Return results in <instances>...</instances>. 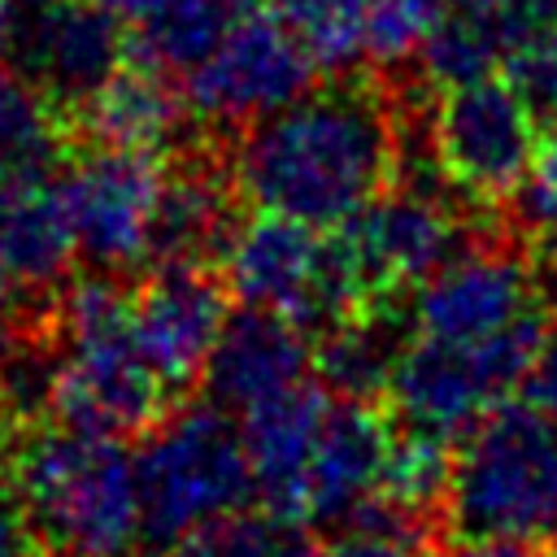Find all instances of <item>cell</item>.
Segmentation results:
<instances>
[{
	"label": "cell",
	"mask_w": 557,
	"mask_h": 557,
	"mask_svg": "<svg viewBox=\"0 0 557 557\" xmlns=\"http://www.w3.org/2000/svg\"><path fill=\"white\" fill-rule=\"evenodd\" d=\"M400 178V126L374 83L305 91L244 126L231 157L235 196L318 231L357 218Z\"/></svg>",
	"instance_id": "6da1fadb"
},
{
	"label": "cell",
	"mask_w": 557,
	"mask_h": 557,
	"mask_svg": "<svg viewBox=\"0 0 557 557\" xmlns=\"http://www.w3.org/2000/svg\"><path fill=\"white\" fill-rule=\"evenodd\" d=\"M9 466L44 557L144 553L135 453H126L122 435L52 418L9 448Z\"/></svg>",
	"instance_id": "7a4b0ae2"
},
{
	"label": "cell",
	"mask_w": 557,
	"mask_h": 557,
	"mask_svg": "<svg viewBox=\"0 0 557 557\" xmlns=\"http://www.w3.org/2000/svg\"><path fill=\"white\" fill-rule=\"evenodd\" d=\"M57 370L48 413L70 426L104 435H144L174 409V392L152 370L139 335L131 296L117 274H83L65 283L52 305Z\"/></svg>",
	"instance_id": "3957f363"
},
{
	"label": "cell",
	"mask_w": 557,
	"mask_h": 557,
	"mask_svg": "<svg viewBox=\"0 0 557 557\" xmlns=\"http://www.w3.org/2000/svg\"><path fill=\"white\" fill-rule=\"evenodd\" d=\"M444 522L457 540H557V413L527 400L487 409L453 453Z\"/></svg>",
	"instance_id": "277c9868"
},
{
	"label": "cell",
	"mask_w": 557,
	"mask_h": 557,
	"mask_svg": "<svg viewBox=\"0 0 557 557\" xmlns=\"http://www.w3.org/2000/svg\"><path fill=\"white\" fill-rule=\"evenodd\" d=\"M144 553H165L191 531L239 513L257 487L231 409L200 400L170 409L135 453Z\"/></svg>",
	"instance_id": "5b68a950"
},
{
	"label": "cell",
	"mask_w": 557,
	"mask_h": 557,
	"mask_svg": "<svg viewBox=\"0 0 557 557\" xmlns=\"http://www.w3.org/2000/svg\"><path fill=\"white\" fill-rule=\"evenodd\" d=\"M540 331L544 322L540 313H531L509 331L474 344L413 335L387 383L392 418L400 426L457 444L487 409H496L509 392H518L522 370L540 344Z\"/></svg>",
	"instance_id": "8992f818"
},
{
	"label": "cell",
	"mask_w": 557,
	"mask_h": 557,
	"mask_svg": "<svg viewBox=\"0 0 557 557\" xmlns=\"http://www.w3.org/2000/svg\"><path fill=\"white\" fill-rule=\"evenodd\" d=\"M461 239L466 226L448 205L444 174H405L400 187H387L326 235L335 261L357 278L366 300H392L405 287H418L431 270L466 248Z\"/></svg>",
	"instance_id": "52a82bcc"
},
{
	"label": "cell",
	"mask_w": 557,
	"mask_h": 557,
	"mask_svg": "<svg viewBox=\"0 0 557 557\" xmlns=\"http://www.w3.org/2000/svg\"><path fill=\"white\" fill-rule=\"evenodd\" d=\"M540 152V122L505 78H474L444 87L431 117V157L448 187L496 209L527 183Z\"/></svg>",
	"instance_id": "ba28073f"
},
{
	"label": "cell",
	"mask_w": 557,
	"mask_h": 557,
	"mask_svg": "<svg viewBox=\"0 0 557 557\" xmlns=\"http://www.w3.org/2000/svg\"><path fill=\"white\" fill-rule=\"evenodd\" d=\"M161 152L91 144L65 165L57 191L74 231L78 257L100 274H131L152 265V226L165 191Z\"/></svg>",
	"instance_id": "9c48e42d"
},
{
	"label": "cell",
	"mask_w": 557,
	"mask_h": 557,
	"mask_svg": "<svg viewBox=\"0 0 557 557\" xmlns=\"http://www.w3.org/2000/svg\"><path fill=\"white\" fill-rule=\"evenodd\" d=\"M313 78L318 61L309 57V48L274 9H265V0H252L226 30V39L196 70H187L183 96L205 122L252 126L305 96Z\"/></svg>",
	"instance_id": "30bf717a"
},
{
	"label": "cell",
	"mask_w": 557,
	"mask_h": 557,
	"mask_svg": "<svg viewBox=\"0 0 557 557\" xmlns=\"http://www.w3.org/2000/svg\"><path fill=\"white\" fill-rule=\"evenodd\" d=\"M405 305L413 335L474 344L540 313V292L531 261H522L509 248L474 244L453 252L440 270H431Z\"/></svg>",
	"instance_id": "8fae6325"
},
{
	"label": "cell",
	"mask_w": 557,
	"mask_h": 557,
	"mask_svg": "<svg viewBox=\"0 0 557 557\" xmlns=\"http://www.w3.org/2000/svg\"><path fill=\"white\" fill-rule=\"evenodd\" d=\"M131 313L152 370L178 396L200 383V370L231 318L226 278L213 261H157L131 292Z\"/></svg>",
	"instance_id": "7c38bea8"
},
{
	"label": "cell",
	"mask_w": 557,
	"mask_h": 557,
	"mask_svg": "<svg viewBox=\"0 0 557 557\" xmlns=\"http://www.w3.org/2000/svg\"><path fill=\"white\" fill-rule=\"evenodd\" d=\"M96 0H48L22 17L13 70L26 74L57 109H78L126 57V35Z\"/></svg>",
	"instance_id": "4fadbf2b"
},
{
	"label": "cell",
	"mask_w": 557,
	"mask_h": 557,
	"mask_svg": "<svg viewBox=\"0 0 557 557\" xmlns=\"http://www.w3.org/2000/svg\"><path fill=\"white\" fill-rule=\"evenodd\" d=\"M313 370V339L305 326H296L287 313L278 309H261V305H244L239 313L226 318L200 383H205V400L244 413L287 387H296L300 379H309Z\"/></svg>",
	"instance_id": "5bb4252c"
},
{
	"label": "cell",
	"mask_w": 557,
	"mask_h": 557,
	"mask_svg": "<svg viewBox=\"0 0 557 557\" xmlns=\"http://www.w3.org/2000/svg\"><path fill=\"white\" fill-rule=\"evenodd\" d=\"M322 248L326 239H318V226L296 222L287 213L252 209V218L235 222L218 265L226 287L244 305L278 309L300 326V313L322 270Z\"/></svg>",
	"instance_id": "9a60e30c"
},
{
	"label": "cell",
	"mask_w": 557,
	"mask_h": 557,
	"mask_svg": "<svg viewBox=\"0 0 557 557\" xmlns=\"http://www.w3.org/2000/svg\"><path fill=\"white\" fill-rule=\"evenodd\" d=\"M396 422L374 409V400H331L322 422L309 479H305V522L344 527L361 505H370L383 487L387 453Z\"/></svg>",
	"instance_id": "2e32d148"
},
{
	"label": "cell",
	"mask_w": 557,
	"mask_h": 557,
	"mask_svg": "<svg viewBox=\"0 0 557 557\" xmlns=\"http://www.w3.org/2000/svg\"><path fill=\"white\" fill-rule=\"evenodd\" d=\"M331 400L335 396L322 383L300 379L296 387L239 413L252 487L265 509L305 522V479H309V461H313L322 422L331 413Z\"/></svg>",
	"instance_id": "e0dca14e"
},
{
	"label": "cell",
	"mask_w": 557,
	"mask_h": 557,
	"mask_svg": "<svg viewBox=\"0 0 557 557\" xmlns=\"http://www.w3.org/2000/svg\"><path fill=\"white\" fill-rule=\"evenodd\" d=\"M187 113H191V104L170 83V74L135 57V61H122L74 109V126L87 135V144L165 152L183 135Z\"/></svg>",
	"instance_id": "ac0fdd59"
},
{
	"label": "cell",
	"mask_w": 557,
	"mask_h": 557,
	"mask_svg": "<svg viewBox=\"0 0 557 557\" xmlns=\"http://www.w3.org/2000/svg\"><path fill=\"white\" fill-rule=\"evenodd\" d=\"M409 339H413L409 305L400 296L374 300L361 313L313 335L318 383L339 400H379Z\"/></svg>",
	"instance_id": "d6986e66"
},
{
	"label": "cell",
	"mask_w": 557,
	"mask_h": 557,
	"mask_svg": "<svg viewBox=\"0 0 557 557\" xmlns=\"http://www.w3.org/2000/svg\"><path fill=\"white\" fill-rule=\"evenodd\" d=\"M74 257L78 248H74V231H70L57 183H44V174L4 178L0 183V265L26 292H44L65 278Z\"/></svg>",
	"instance_id": "ffe728a7"
},
{
	"label": "cell",
	"mask_w": 557,
	"mask_h": 557,
	"mask_svg": "<svg viewBox=\"0 0 557 557\" xmlns=\"http://www.w3.org/2000/svg\"><path fill=\"white\" fill-rule=\"evenodd\" d=\"M231 174L222 178L209 161H183L165 170V191L152 226V265L157 261H213L222 257L235 213H231Z\"/></svg>",
	"instance_id": "44dd1931"
},
{
	"label": "cell",
	"mask_w": 557,
	"mask_h": 557,
	"mask_svg": "<svg viewBox=\"0 0 557 557\" xmlns=\"http://www.w3.org/2000/svg\"><path fill=\"white\" fill-rule=\"evenodd\" d=\"M248 4L252 0H170L139 22L131 52L165 74H187L226 39Z\"/></svg>",
	"instance_id": "7402d4cb"
},
{
	"label": "cell",
	"mask_w": 557,
	"mask_h": 557,
	"mask_svg": "<svg viewBox=\"0 0 557 557\" xmlns=\"http://www.w3.org/2000/svg\"><path fill=\"white\" fill-rule=\"evenodd\" d=\"M65 148L61 109L17 70H0V183L48 174Z\"/></svg>",
	"instance_id": "603a6c76"
},
{
	"label": "cell",
	"mask_w": 557,
	"mask_h": 557,
	"mask_svg": "<svg viewBox=\"0 0 557 557\" xmlns=\"http://www.w3.org/2000/svg\"><path fill=\"white\" fill-rule=\"evenodd\" d=\"M165 557H322V548L309 540L300 518L287 513H226L200 531H191L187 540H178L174 548H165Z\"/></svg>",
	"instance_id": "cb8c5ba5"
},
{
	"label": "cell",
	"mask_w": 557,
	"mask_h": 557,
	"mask_svg": "<svg viewBox=\"0 0 557 557\" xmlns=\"http://www.w3.org/2000/svg\"><path fill=\"white\" fill-rule=\"evenodd\" d=\"M265 9L292 26L322 74H344L357 57H366L370 0H265Z\"/></svg>",
	"instance_id": "d4e9b609"
},
{
	"label": "cell",
	"mask_w": 557,
	"mask_h": 557,
	"mask_svg": "<svg viewBox=\"0 0 557 557\" xmlns=\"http://www.w3.org/2000/svg\"><path fill=\"white\" fill-rule=\"evenodd\" d=\"M322 557H431L426 513L374 496L344 527H335Z\"/></svg>",
	"instance_id": "484cf974"
},
{
	"label": "cell",
	"mask_w": 557,
	"mask_h": 557,
	"mask_svg": "<svg viewBox=\"0 0 557 557\" xmlns=\"http://www.w3.org/2000/svg\"><path fill=\"white\" fill-rule=\"evenodd\" d=\"M448 448H453L448 440L396 422L379 496H387V500H396L405 509H418V513L440 505L444 487H448V470H453V453Z\"/></svg>",
	"instance_id": "4316f807"
},
{
	"label": "cell",
	"mask_w": 557,
	"mask_h": 557,
	"mask_svg": "<svg viewBox=\"0 0 557 557\" xmlns=\"http://www.w3.org/2000/svg\"><path fill=\"white\" fill-rule=\"evenodd\" d=\"M505 61L500 44L474 26L470 17H461L457 9L444 13V22L426 35L422 52H418V70L431 87H461V83H474V78H487L496 65Z\"/></svg>",
	"instance_id": "83f0119b"
},
{
	"label": "cell",
	"mask_w": 557,
	"mask_h": 557,
	"mask_svg": "<svg viewBox=\"0 0 557 557\" xmlns=\"http://www.w3.org/2000/svg\"><path fill=\"white\" fill-rule=\"evenodd\" d=\"M448 0H370L366 9V57L383 70L413 61L426 35L444 22Z\"/></svg>",
	"instance_id": "f1b7e54d"
},
{
	"label": "cell",
	"mask_w": 557,
	"mask_h": 557,
	"mask_svg": "<svg viewBox=\"0 0 557 557\" xmlns=\"http://www.w3.org/2000/svg\"><path fill=\"white\" fill-rule=\"evenodd\" d=\"M505 83L540 126H557V26H540L505 52Z\"/></svg>",
	"instance_id": "f546056e"
},
{
	"label": "cell",
	"mask_w": 557,
	"mask_h": 557,
	"mask_svg": "<svg viewBox=\"0 0 557 557\" xmlns=\"http://www.w3.org/2000/svg\"><path fill=\"white\" fill-rule=\"evenodd\" d=\"M448 9H457L461 17L483 26L500 44V52H509L531 30L553 26V17H557L553 0H448Z\"/></svg>",
	"instance_id": "4dcf8cb0"
},
{
	"label": "cell",
	"mask_w": 557,
	"mask_h": 557,
	"mask_svg": "<svg viewBox=\"0 0 557 557\" xmlns=\"http://www.w3.org/2000/svg\"><path fill=\"white\" fill-rule=\"evenodd\" d=\"M0 448H4V440H0ZM0 557H44L39 535L30 527V513L22 505L9 453H0Z\"/></svg>",
	"instance_id": "1f68e13d"
},
{
	"label": "cell",
	"mask_w": 557,
	"mask_h": 557,
	"mask_svg": "<svg viewBox=\"0 0 557 557\" xmlns=\"http://www.w3.org/2000/svg\"><path fill=\"white\" fill-rule=\"evenodd\" d=\"M518 400L544 409V413H557V326L553 331H540V344L522 370V383H518Z\"/></svg>",
	"instance_id": "d6a6232c"
},
{
	"label": "cell",
	"mask_w": 557,
	"mask_h": 557,
	"mask_svg": "<svg viewBox=\"0 0 557 557\" xmlns=\"http://www.w3.org/2000/svg\"><path fill=\"white\" fill-rule=\"evenodd\" d=\"M531 274H535L540 305H548V309L557 313V231H553V235H540V248H535Z\"/></svg>",
	"instance_id": "836d02e7"
},
{
	"label": "cell",
	"mask_w": 557,
	"mask_h": 557,
	"mask_svg": "<svg viewBox=\"0 0 557 557\" xmlns=\"http://www.w3.org/2000/svg\"><path fill=\"white\" fill-rule=\"evenodd\" d=\"M453 557H540L535 544H513V540H461Z\"/></svg>",
	"instance_id": "e575fe53"
},
{
	"label": "cell",
	"mask_w": 557,
	"mask_h": 557,
	"mask_svg": "<svg viewBox=\"0 0 557 557\" xmlns=\"http://www.w3.org/2000/svg\"><path fill=\"white\" fill-rule=\"evenodd\" d=\"M22 292H26V287H22V283H17V278H13V274H9L4 265H0V339H4V335H9L13 326H17Z\"/></svg>",
	"instance_id": "d590c367"
},
{
	"label": "cell",
	"mask_w": 557,
	"mask_h": 557,
	"mask_svg": "<svg viewBox=\"0 0 557 557\" xmlns=\"http://www.w3.org/2000/svg\"><path fill=\"white\" fill-rule=\"evenodd\" d=\"M100 9H109L113 17H122V22H144V17H152V13H161L170 0H96Z\"/></svg>",
	"instance_id": "8d00e7d4"
},
{
	"label": "cell",
	"mask_w": 557,
	"mask_h": 557,
	"mask_svg": "<svg viewBox=\"0 0 557 557\" xmlns=\"http://www.w3.org/2000/svg\"><path fill=\"white\" fill-rule=\"evenodd\" d=\"M22 0H0V57L13 52V39H17V26H22V13H17Z\"/></svg>",
	"instance_id": "74e56055"
},
{
	"label": "cell",
	"mask_w": 557,
	"mask_h": 557,
	"mask_svg": "<svg viewBox=\"0 0 557 557\" xmlns=\"http://www.w3.org/2000/svg\"><path fill=\"white\" fill-rule=\"evenodd\" d=\"M4 426H9V413H4V405H0V440H4Z\"/></svg>",
	"instance_id": "f35d334b"
},
{
	"label": "cell",
	"mask_w": 557,
	"mask_h": 557,
	"mask_svg": "<svg viewBox=\"0 0 557 557\" xmlns=\"http://www.w3.org/2000/svg\"><path fill=\"white\" fill-rule=\"evenodd\" d=\"M548 557H557V540H553V544H548Z\"/></svg>",
	"instance_id": "ab89813d"
},
{
	"label": "cell",
	"mask_w": 557,
	"mask_h": 557,
	"mask_svg": "<svg viewBox=\"0 0 557 557\" xmlns=\"http://www.w3.org/2000/svg\"><path fill=\"white\" fill-rule=\"evenodd\" d=\"M22 4H30V9H35V4H48V0H22Z\"/></svg>",
	"instance_id": "60d3db41"
},
{
	"label": "cell",
	"mask_w": 557,
	"mask_h": 557,
	"mask_svg": "<svg viewBox=\"0 0 557 557\" xmlns=\"http://www.w3.org/2000/svg\"><path fill=\"white\" fill-rule=\"evenodd\" d=\"M553 9H557V0H553Z\"/></svg>",
	"instance_id": "b9f144b4"
}]
</instances>
